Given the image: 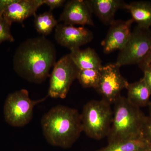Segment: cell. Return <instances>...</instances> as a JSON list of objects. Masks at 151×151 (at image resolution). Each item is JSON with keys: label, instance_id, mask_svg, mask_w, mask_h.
Listing matches in <instances>:
<instances>
[{"label": "cell", "instance_id": "obj_1", "mask_svg": "<svg viewBox=\"0 0 151 151\" xmlns=\"http://www.w3.org/2000/svg\"><path fill=\"white\" fill-rule=\"evenodd\" d=\"M56 56L54 44L45 37L28 39L15 52L14 69L24 79L40 84L50 76V71L56 63Z\"/></svg>", "mask_w": 151, "mask_h": 151}, {"label": "cell", "instance_id": "obj_2", "mask_svg": "<svg viewBox=\"0 0 151 151\" xmlns=\"http://www.w3.org/2000/svg\"><path fill=\"white\" fill-rule=\"evenodd\" d=\"M41 125L47 142L63 148L70 147L83 132L78 110L63 105L55 106L45 114Z\"/></svg>", "mask_w": 151, "mask_h": 151}, {"label": "cell", "instance_id": "obj_3", "mask_svg": "<svg viewBox=\"0 0 151 151\" xmlns=\"http://www.w3.org/2000/svg\"><path fill=\"white\" fill-rule=\"evenodd\" d=\"M114 104L112 124L107 137L108 144L140 137L146 116L140 108L132 105L127 97L122 95Z\"/></svg>", "mask_w": 151, "mask_h": 151}, {"label": "cell", "instance_id": "obj_4", "mask_svg": "<svg viewBox=\"0 0 151 151\" xmlns=\"http://www.w3.org/2000/svg\"><path fill=\"white\" fill-rule=\"evenodd\" d=\"M81 117L83 132L88 137L101 140L108 136L113 111L108 102L103 99L89 101L83 107Z\"/></svg>", "mask_w": 151, "mask_h": 151}, {"label": "cell", "instance_id": "obj_5", "mask_svg": "<svg viewBox=\"0 0 151 151\" xmlns=\"http://www.w3.org/2000/svg\"><path fill=\"white\" fill-rule=\"evenodd\" d=\"M47 96L38 100H32L25 89L10 93L4 105V116L6 122L13 127H24L32 119L35 106L43 102Z\"/></svg>", "mask_w": 151, "mask_h": 151}, {"label": "cell", "instance_id": "obj_6", "mask_svg": "<svg viewBox=\"0 0 151 151\" xmlns=\"http://www.w3.org/2000/svg\"><path fill=\"white\" fill-rule=\"evenodd\" d=\"M151 50V29L137 25L124 48L120 50L116 65L138 64L142 62Z\"/></svg>", "mask_w": 151, "mask_h": 151}, {"label": "cell", "instance_id": "obj_7", "mask_svg": "<svg viewBox=\"0 0 151 151\" xmlns=\"http://www.w3.org/2000/svg\"><path fill=\"white\" fill-rule=\"evenodd\" d=\"M79 70L69 54L63 57L53 66L47 96L65 98L73 81L77 79Z\"/></svg>", "mask_w": 151, "mask_h": 151}, {"label": "cell", "instance_id": "obj_8", "mask_svg": "<svg viewBox=\"0 0 151 151\" xmlns=\"http://www.w3.org/2000/svg\"><path fill=\"white\" fill-rule=\"evenodd\" d=\"M120 68L115 63L103 66L100 70V79L95 89L102 99L111 105L114 104L129 83L122 75Z\"/></svg>", "mask_w": 151, "mask_h": 151}, {"label": "cell", "instance_id": "obj_9", "mask_svg": "<svg viewBox=\"0 0 151 151\" xmlns=\"http://www.w3.org/2000/svg\"><path fill=\"white\" fill-rule=\"evenodd\" d=\"M94 37L93 33L84 27H75L64 24H58L55 27V38L61 46L70 50L78 48L88 43Z\"/></svg>", "mask_w": 151, "mask_h": 151}, {"label": "cell", "instance_id": "obj_10", "mask_svg": "<svg viewBox=\"0 0 151 151\" xmlns=\"http://www.w3.org/2000/svg\"><path fill=\"white\" fill-rule=\"evenodd\" d=\"M134 22L132 18L127 21L118 20L113 22L101 42L104 53L108 54L124 48L131 36V28Z\"/></svg>", "mask_w": 151, "mask_h": 151}, {"label": "cell", "instance_id": "obj_11", "mask_svg": "<svg viewBox=\"0 0 151 151\" xmlns=\"http://www.w3.org/2000/svg\"><path fill=\"white\" fill-rule=\"evenodd\" d=\"M92 14L85 0H71L65 4L59 21L70 25H89L94 26Z\"/></svg>", "mask_w": 151, "mask_h": 151}, {"label": "cell", "instance_id": "obj_12", "mask_svg": "<svg viewBox=\"0 0 151 151\" xmlns=\"http://www.w3.org/2000/svg\"><path fill=\"white\" fill-rule=\"evenodd\" d=\"M92 14L106 25L115 21V14L119 9H127L128 4L122 0H85Z\"/></svg>", "mask_w": 151, "mask_h": 151}, {"label": "cell", "instance_id": "obj_13", "mask_svg": "<svg viewBox=\"0 0 151 151\" xmlns=\"http://www.w3.org/2000/svg\"><path fill=\"white\" fill-rule=\"evenodd\" d=\"M44 0H16L9 6L3 17L9 22L22 23L27 18L36 14Z\"/></svg>", "mask_w": 151, "mask_h": 151}, {"label": "cell", "instance_id": "obj_14", "mask_svg": "<svg viewBox=\"0 0 151 151\" xmlns=\"http://www.w3.org/2000/svg\"><path fill=\"white\" fill-rule=\"evenodd\" d=\"M70 51L69 55L79 70H100L103 67L102 60L93 49L90 47L84 50L76 48L71 50Z\"/></svg>", "mask_w": 151, "mask_h": 151}, {"label": "cell", "instance_id": "obj_15", "mask_svg": "<svg viewBox=\"0 0 151 151\" xmlns=\"http://www.w3.org/2000/svg\"><path fill=\"white\" fill-rule=\"evenodd\" d=\"M127 98L132 105L137 107H145L148 105L151 92L144 80L142 78L139 81L129 83Z\"/></svg>", "mask_w": 151, "mask_h": 151}, {"label": "cell", "instance_id": "obj_16", "mask_svg": "<svg viewBox=\"0 0 151 151\" xmlns=\"http://www.w3.org/2000/svg\"><path fill=\"white\" fill-rule=\"evenodd\" d=\"M137 25L146 28L151 27V2L145 1H134L127 4V9Z\"/></svg>", "mask_w": 151, "mask_h": 151}, {"label": "cell", "instance_id": "obj_17", "mask_svg": "<svg viewBox=\"0 0 151 151\" xmlns=\"http://www.w3.org/2000/svg\"><path fill=\"white\" fill-rule=\"evenodd\" d=\"M151 145L142 136L127 140L109 143L96 151H148Z\"/></svg>", "mask_w": 151, "mask_h": 151}, {"label": "cell", "instance_id": "obj_18", "mask_svg": "<svg viewBox=\"0 0 151 151\" xmlns=\"http://www.w3.org/2000/svg\"><path fill=\"white\" fill-rule=\"evenodd\" d=\"M35 29L40 34L45 36L50 34L58 25V22L51 11L34 15Z\"/></svg>", "mask_w": 151, "mask_h": 151}, {"label": "cell", "instance_id": "obj_19", "mask_svg": "<svg viewBox=\"0 0 151 151\" xmlns=\"http://www.w3.org/2000/svg\"><path fill=\"white\" fill-rule=\"evenodd\" d=\"M100 77V70L84 69L79 70L77 79L84 88H94L95 89L99 82Z\"/></svg>", "mask_w": 151, "mask_h": 151}, {"label": "cell", "instance_id": "obj_20", "mask_svg": "<svg viewBox=\"0 0 151 151\" xmlns=\"http://www.w3.org/2000/svg\"><path fill=\"white\" fill-rule=\"evenodd\" d=\"M12 24V23L4 17H0V44L5 41H14V38L11 32Z\"/></svg>", "mask_w": 151, "mask_h": 151}, {"label": "cell", "instance_id": "obj_21", "mask_svg": "<svg viewBox=\"0 0 151 151\" xmlns=\"http://www.w3.org/2000/svg\"><path fill=\"white\" fill-rule=\"evenodd\" d=\"M141 136L151 145V116H146L142 127Z\"/></svg>", "mask_w": 151, "mask_h": 151}, {"label": "cell", "instance_id": "obj_22", "mask_svg": "<svg viewBox=\"0 0 151 151\" xmlns=\"http://www.w3.org/2000/svg\"><path fill=\"white\" fill-rule=\"evenodd\" d=\"M64 0H44V4H45L50 7V11L61 7L65 4Z\"/></svg>", "mask_w": 151, "mask_h": 151}, {"label": "cell", "instance_id": "obj_23", "mask_svg": "<svg viewBox=\"0 0 151 151\" xmlns=\"http://www.w3.org/2000/svg\"><path fill=\"white\" fill-rule=\"evenodd\" d=\"M144 72V78L151 92V67H146L142 70Z\"/></svg>", "mask_w": 151, "mask_h": 151}, {"label": "cell", "instance_id": "obj_24", "mask_svg": "<svg viewBox=\"0 0 151 151\" xmlns=\"http://www.w3.org/2000/svg\"><path fill=\"white\" fill-rule=\"evenodd\" d=\"M15 1L16 0H0V17H3V14L9 6Z\"/></svg>", "mask_w": 151, "mask_h": 151}, {"label": "cell", "instance_id": "obj_25", "mask_svg": "<svg viewBox=\"0 0 151 151\" xmlns=\"http://www.w3.org/2000/svg\"><path fill=\"white\" fill-rule=\"evenodd\" d=\"M151 62V50L148 56L146 57L145 59L141 63L139 64H138L139 67L142 70H143L144 68H145L146 67H149L150 65V63Z\"/></svg>", "mask_w": 151, "mask_h": 151}, {"label": "cell", "instance_id": "obj_26", "mask_svg": "<svg viewBox=\"0 0 151 151\" xmlns=\"http://www.w3.org/2000/svg\"><path fill=\"white\" fill-rule=\"evenodd\" d=\"M149 108V112H150V116L151 117V101H150V103H149L148 105Z\"/></svg>", "mask_w": 151, "mask_h": 151}, {"label": "cell", "instance_id": "obj_27", "mask_svg": "<svg viewBox=\"0 0 151 151\" xmlns=\"http://www.w3.org/2000/svg\"><path fill=\"white\" fill-rule=\"evenodd\" d=\"M149 66H150V67H151V62L150 63V65H149Z\"/></svg>", "mask_w": 151, "mask_h": 151}, {"label": "cell", "instance_id": "obj_28", "mask_svg": "<svg viewBox=\"0 0 151 151\" xmlns=\"http://www.w3.org/2000/svg\"><path fill=\"white\" fill-rule=\"evenodd\" d=\"M148 151H151V147L150 148V150H149Z\"/></svg>", "mask_w": 151, "mask_h": 151}]
</instances>
